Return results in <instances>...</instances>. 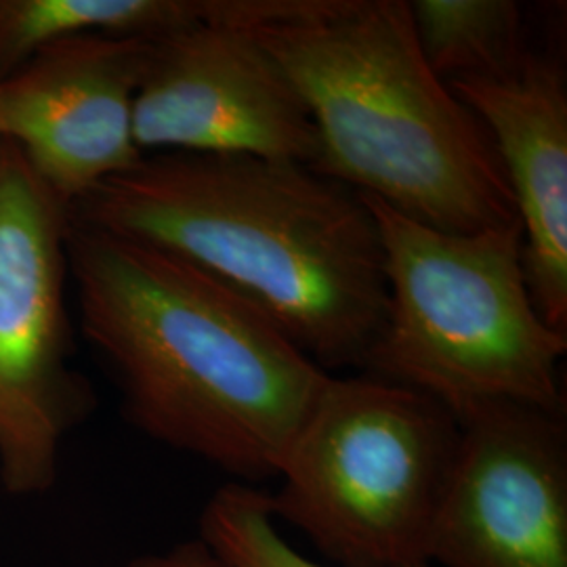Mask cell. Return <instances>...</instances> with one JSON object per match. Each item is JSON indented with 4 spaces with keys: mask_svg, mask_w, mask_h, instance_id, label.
Wrapping results in <instances>:
<instances>
[{
    "mask_svg": "<svg viewBox=\"0 0 567 567\" xmlns=\"http://www.w3.org/2000/svg\"><path fill=\"white\" fill-rule=\"evenodd\" d=\"M68 264L126 419L243 484L278 477L330 374L198 267L72 213Z\"/></svg>",
    "mask_w": 567,
    "mask_h": 567,
    "instance_id": "obj_1",
    "label": "cell"
},
{
    "mask_svg": "<svg viewBox=\"0 0 567 567\" xmlns=\"http://www.w3.org/2000/svg\"><path fill=\"white\" fill-rule=\"evenodd\" d=\"M224 284L330 374L364 370L386 318L383 246L364 198L311 166L154 154L70 208Z\"/></svg>",
    "mask_w": 567,
    "mask_h": 567,
    "instance_id": "obj_2",
    "label": "cell"
},
{
    "mask_svg": "<svg viewBox=\"0 0 567 567\" xmlns=\"http://www.w3.org/2000/svg\"><path fill=\"white\" fill-rule=\"evenodd\" d=\"M252 30L313 118V171L442 231L519 224L484 122L429 68L405 0Z\"/></svg>",
    "mask_w": 567,
    "mask_h": 567,
    "instance_id": "obj_3",
    "label": "cell"
},
{
    "mask_svg": "<svg viewBox=\"0 0 567 567\" xmlns=\"http://www.w3.org/2000/svg\"><path fill=\"white\" fill-rule=\"evenodd\" d=\"M362 198L386 280L385 326L362 372L425 393L458 421L496 402L564 412L567 332L532 299L522 224L454 234Z\"/></svg>",
    "mask_w": 567,
    "mask_h": 567,
    "instance_id": "obj_4",
    "label": "cell"
},
{
    "mask_svg": "<svg viewBox=\"0 0 567 567\" xmlns=\"http://www.w3.org/2000/svg\"><path fill=\"white\" fill-rule=\"evenodd\" d=\"M458 442V419L425 393L330 374L288 447L271 515L339 567L431 564Z\"/></svg>",
    "mask_w": 567,
    "mask_h": 567,
    "instance_id": "obj_5",
    "label": "cell"
},
{
    "mask_svg": "<svg viewBox=\"0 0 567 567\" xmlns=\"http://www.w3.org/2000/svg\"><path fill=\"white\" fill-rule=\"evenodd\" d=\"M70 206L0 142V482L16 496L55 484L63 437L93 393L70 364Z\"/></svg>",
    "mask_w": 567,
    "mask_h": 567,
    "instance_id": "obj_6",
    "label": "cell"
},
{
    "mask_svg": "<svg viewBox=\"0 0 567 567\" xmlns=\"http://www.w3.org/2000/svg\"><path fill=\"white\" fill-rule=\"evenodd\" d=\"M143 154L316 166L320 140L295 82L252 28L200 23L152 41L135 97Z\"/></svg>",
    "mask_w": 567,
    "mask_h": 567,
    "instance_id": "obj_7",
    "label": "cell"
},
{
    "mask_svg": "<svg viewBox=\"0 0 567 567\" xmlns=\"http://www.w3.org/2000/svg\"><path fill=\"white\" fill-rule=\"evenodd\" d=\"M435 517L429 561L567 567L564 412L496 402L468 412Z\"/></svg>",
    "mask_w": 567,
    "mask_h": 567,
    "instance_id": "obj_8",
    "label": "cell"
},
{
    "mask_svg": "<svg viewBox=\"0 0 567 567\" xmlns=\"http://www.w3.org/2000/svg\"><path fill=\"white\" fill-rule=\"evenodd\" d=\"M150 49L145 39L79 37L0 81V142L70 208L142 163L133 124Z\"/></svg>",
    "mask_w": 567,
    "mask_h": 567,
    "instance_id": "obj_9",
    "label": "cell"
},
{
    "mask_svg": "<svg viewBox=\"0 0 567 567\" xmlns=\"http://www.w3.org/2000/svg\"><path fill=\"white\" fill-rule=\"evenodd\" d=\"M447 86L484 122L507 175L536 309L567 332V89L559 60L529 49L501 72Z\"/></svg>",
    "mask_w": 567,
    "mask_h": 567,
    "instance_id": "obj_10",
    "label": "cell"
},
{
    "mask_svg": "<svg viewBox=\"0 0 567 567\" xmlns=\"http://www.w3.org/2000/svg\"><path fill=\"white\" fill-rule=\"evenodd\" d=\"M292 16V0H0V81L79 37L156 41L200 23L264 28Z\"/></svg>",
    "mask_w": 567,
    "mask_h": 567,
    "instance_id": "obj_11",
    "label": "cell"
},
{
    "mask_svg": "<svg viewBox=\"0 0 567 567\" xmlns=\"http://www.w3.org/2000/svg\"><path fill=\"white\" fill-rule=\"evenodd\" d=\"M410 16L429 68L452 82L501 72L529 51L515 0H414Z\"/></svg>",
    "mask_w": 567,
    "mask_h": 567,
    "instance_id": "obj_12",
    "label": "cell"
},
{
    "mask_svg": "<svg viewBox=\"0 0 567 567\" xmlns=\"http://www.w3.org/2000/svg\"><path fill=\"white\" fill-rule=\"evenodd\" d=\"M274 522L269 492L243 482L225 484L204 507L200 540L227 567H326L290 547Z\"/></svg>",
    "mask_w": 567,
    "mask_h": 567,
    "instance_id": "obj_13",
    "label": "cell"
},
{
    "mask_svg": "<svg viewBox=\"0 0 567 567\" xmlns=\"http://www.w3.org/2000/svg\"><path fill=\"white\" fill-rule=\"evenodd\" d=\"M131 567H227L204 545L203 540H189L164 553H154L135 559Z\"/></svg>",
    "mask_w": 567,
    "mask_h": 567,
    "instance_id": "obj_14",
    "label": "cell"
}]
</instances>
